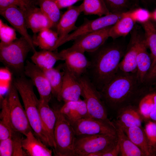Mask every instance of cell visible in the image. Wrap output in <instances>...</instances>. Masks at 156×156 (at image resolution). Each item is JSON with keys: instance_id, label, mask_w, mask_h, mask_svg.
<instances>
[{"instance_id": "cell-1", "label": "cell", "mask_w": 156, "mask_h": 156, "mask_svg": "<svg viewBox=\"0 0 156 156\" xmlns=\"http://www.w3.org/2000/svg\"><path fill=\"white\" fill-rule=\"evenodd\" d=\"M127 46L124 41L114 40L105 43L91 53L93 55L86 74L99 91L117 72Z\"/></svg>"}, {"instance_id": "cell-2", "label": "cell", "mask_w": 156, "mask_h": 156, "mask_svg": "<svg viewBox=\"0 0 156 156\" xmlns=\"http://www.w3.org/2000/svg\"><path fill=\"white\" fill-rule=\"evenodd\" d=\"M143 84L137 73L125 72L119 69L99 92L106 107L116 112L122 107L133 105Z\"/></svg>"}, {"instance_id": "cell-3", "label": "cell", "mask_w": 156, "mask_h": 156, "mask_svg": "<svg viewBox=\"0 0 156 156\" xmlns=\"http://www.w3.org/2000/svg\"><path fill=\"white\" fill-rule=\"evenodd\" d=\"M13 84L17 89L22 100L30 126L35 135L48 146L41 124L38 105L39 99L34 91V85L31 80L25 75L18 77Z\"/></svg>"}, {"instance_id": "cell-4", "label": "cell", "mask_w": 156, "mask_h": 156, "mask_svg": "<svg viewBox=\"0 0 156 156\" xmlns=\"http://www.w3.org/2000/svg\"><path fill=\"white\" fill-rule=\"evenodd\" d=\"M32 48L27 40L21 36L6 46H0V61L18 77L24 75L25 61Z\"/></svg>"}, {"instance_id": "cell-5", "label": "cell", "mask_w": 156, "mask_h": 156, "mask_svg": "<svg viewBox=\"0 0 156 156\" xmlns=\"http://www.w3.org/2000/svg\"><path fill=\"white\" fill-rule=\"evenodd\" d=\"M56 121L54 131L55 146L53 152L57 156H75L76 136L70 122L59 109H55Z\"/></svg>"}, {"instance_id": "cell-6", "label": "cell", "mask_w": 156, "mask_h": 156, "mask_svg": "<svg viewBox=\"0 0 156 156\" xmlns=\"http://www.w3.org/2000/svg\"><path fill=\"white\" fill-rule=\"evenodd\" d=\"M82 88L81 96L85 101L91 117L106 122L115 127L107 116V107L99 91L85 74L78 78Z\"/></svg>"}, {"instance_id": "cell-7", "label": "cell", "mask_w": 156, "mask_h": 156, "mask_svg": "<svg viewBox=\"0 0 156 156\" xmlns=\"http://www.w3.org/2000/svg\"><path fill=\"white\" fill-rule=\"evenodd\" d=\"M116 135H95L76 137L75 144V156H88L97 152L101 153L118 142Z\"/></svg>"}, {"instance_id": "cell-8", "label": "cell", "mask_w": 156, "mask_h": 156, "mask_svg": "<svg viewBox=\"0 0 156 156\" xmlns=\"http://www.w3.org/2000/svg\"><path fill=\"white\" fill-rule=\"evenodd\" d=\"M18 94L12 83L6 96L13 128L14 131L25 135L32 130Z\"/></svg>"}, {"instance_id": "cell-9", "label": "cell", "mask_w": 156, "mask_h": 156, "mask_svg": "<svg viewBox=\"0 0 156 156\" xmlns=\"http://www.w3.org/2000/svg\"><path fill=\"white\" fill-rule=\"evenodd\" d=\"M122 14L110 13L91 20L85 19L82 24L77 27L60 42L59 47L83 35L114 25L122 17Z\"/></svg>"}, {"instance_id": "cell-10", "label": "cell", "mask_w": 156, "mask_h": 156, "mask_svg": "<svg viewBox=\"0 0 156 156\" xmlns=\"http://www.w3.org/2000/svg\"><path fill=\"white\" fill-rule=\"evenodd\" d=\"M70 123L76 137L95 135H116L114 126L91 117L82 118Z\"/></svg>"}, {"instance_id": "cell-11", "label": "cell", "mask_w": 156, "mask_h": 156, "mask_svg": "<svg viewBox=\"0 0 156 156\" xmlns=\"http://www.w3.org/2000/svg\"><path fill=\"white\" fill-rule=\"evenodd\" d=\"M111 26L86 34L74 40L73 44L67 50L77 51L84 53H93L102 46L109 37Z\"/></svg>"}, {"instance_id": "cell-12", "label": "cell", "mask_w": 156, "mask_h": 156, "mask_svg": "<svg viewBox=\"0 0 156 156\" xmlns=\"http://www.w3.org/2000/svg\"><path fill=\"white\" fill-rule=\"evenodd\" d=\"M133 105L138 108L144 122L150 120L156 123V85L144 84Z\"/></svg>"}, {"instance_id": "cell-13", "label": "cell", "mask_w": 156, "mask_h": 156, "mask_svg": "<svg viewBox=\"0 0 156 156\" xmlns=\"http://www.w3.org/2000/svg\"><path fill=\"white\" fill-rule=\"evenodd\" d=\"M24 73L25 76L29 78L37 88L39 95V99L49 103L51 98L52 90L44 70L27 60L25 62Z\"/></svg>"}, {"instance_id": "cell-14", "label": "cell", "mask_w": 156, "mask_h": 156, "mask_svg": "<svg viewBox=\"0 0 156 156\" xmlns=\"http://www.w3.org/2000/svg\"><path fill=\"white\" fill-rule=\"evenodd\" d=\"M131 33L130 41L119 67V69L124 72L134 73L137 72V55L140 42L144 33L136 25Z\"/></svg>"}, {"instance_id": "cell-15", "label": "cell", "mask_w": 156, "mask_h": 156, "mask_svg": "<svg viewBox=\"0 0 156 156\" xmlns=\"http://www.w3.org/2000/svg\"><path fill=\"white\" fill-rule=\"evenodd\" d=\"M0 14L29 43L33 53L36 51L32 38L28 32L24 12L17 7L12 6L0 10Z\"/></svg>"}, {"instance_id": "cell-16", "label": "cell", "mask_w": 156, "mask_h": 156, "mask_svg": "<svg viewBox=\"0 0 156 156\" xmlns=\"http://www.w3.org/2000/svg\"><path fill=\"white\" fill-rule=\"evenodd\" d=\"M82 12L81 4L79 6H72L68 8L62 16L57 24L56 32L58 38L51 51L57 49L60 42L73 30L77 27L75 23L80 14Z\"/></svg>"}, {"instance_id": "cell-17", "label": "cell", "mask_w": 156, "mask_h": 156, "mask_svg": "<svg viewBox=\"0 0 156 156\" xmlns=\"http://www.w3.org/2000/svg\"><path fill=\"white\" fill-rule=\"evenodd\" d=\"M67 69L76 77L79 78L85 74L90 65L89 61L84 53L67 49L60 52Z\"/></svg>"}, {"instance_id": "cell-18", "label": "cell", "mask_w": 156, "mask_h": 156, "mask_svg": "<svg viewBox=\"0 0 156 156\" xmlns=\"http://www.w3.org/2000/svg\"><path fill=\"white\" fill-rule=\"evenodd\" d=\"M49 103L39 99L38 109L42 129L47 140L48 145L53 148L55 146L54 131L57 117L55 109L51 108Z\"/></svg>"}, {"instance_id": "cell-19", "label": "cell", "mask_w": 156, "mask_h": 156, "mask_svg": "<svg viewBox=\"0 0 156 156\" xmlns=\"http://www.w3.org/2000/svg\"><path fill=\"white\" fill-rule=\"evenodd\" d=\"M64 75L61 92L57 100L64 102L77 101L80 99L82 88L78 78L66 68L64 64Z\"/></svg>"}, {"instance_id": "cell-20", "label": "cell", "mask_w": 156, "mask_h": 156, "mask_svg": "<svg viewBox=\"0 0 156 156\" xmlns=\"http://www.w3.org/2000/svg\"><path fill=\"white\" fill-rule=\"evenodd\" d=\"M116 112V119L115 120L122 127L142 126V123L144 122L138 108L134 105L122 107Z\"/></svg>"}, {"instance_id": "cell-21", "label": "cell", "mask_w": 156, "mask_h": 156, "mask_svg": "<svg viewBox=\"0 0 156 156\" xmlns=\"http://www.w3.org/2000/svg\"><path fill=\"white\" fill-rule=\"evenodd\" d=\"M23 139V148L28 156H51L52 151L48 148L47 145L38 138L32 131L29 132Z\"/></svg>"}, {"instance_id": "cell-22", "label": "cell", "mask_w": 156, "mask_h": 156, "mask_svg": "<svg viewBox=\"0 0 156 156\" xmlns=\"http://www.w3.org/2000/svg\"><path fill=\"white\" fill-rule=\"evenodd\" d=\"M59 110L69 122L90 117L85 101L81 99L77 101L64 102Z\"/></svg>"}, {"instance_id": "cell-23", "label": "cell", "mask_w": 156, "mask_h": 156, "mask_svg": "<svg viewBox=\"0 0 156 156\" xmlns=\"http://www.w3.org/2000/svg\"><path fill=\"white\" fill-rule=\"evenodd\" d=\"M24 13L27 27L34 34L44 29L52 27L49 20L39 7H36Z\"/></svg>"}, {"instance_id": "cell-24", "label": "cell", "mask_w": 156, "mask_h": 156, "mask_svg": "<svg viewBox=\"0 0 156 156\" xmlns=\"http://www.w3.org/2000/svg\"><path fill=\"white\" fill-rule=\"evenodd\" d=\"M148 48L144 33L140 42L136 57L137 75L140 81L142 83L152 63L150 54L147 50Z\"/></svg>"}, {"instance_id": "cell-25", "label": "cell", "mask_w": 156, "mask_h": 156, "mask_svg": "<svg viewBox=\"0 0 156 156\" xmlns=\"http://www.w3.org/2000/svg\"><path fill=\"white\" fill-rule=\"evenodd\" d=\"M116 131L119 143L120 156H145L144 154L134 144L125 133L121 127L115 120L112 121Z\"/></svg>"}, {"instance_id": "cell-26", "label": "cell", "mask_w": 156, "mask_h": 156, "mask_svg": "<svg viewBox=\"0 0 156 156\" xmlns=\"http://www.w3.org/2000/svg\"><path fill=\"white\" fill-rule=\"evenodd\" d=\"M31 59V62L43 70L53 68L57 61L63 60L60 52L45 50L36 51Z\"/></svg>"}, {"instance_id": "cell-27", "label": "cell", "mask_w": 156, "mask_h": 156, "mask_svg": "<svg viewBox=\"0 0 156 156\" xmlns=\"http://www.w3.org/2000/svg\"><path fill=\"white\" fill-rule=\"evenodd\" d=\"M35 34L32 38L34 46H36L42 50L51 51L58 40V36L56 31L51 28L44 29Z\"/></svg>"}, {"instance_id": "cell-28", "label": "cell", "mask_w": 156, "mask_h": 156, "mask_svg": "<svg viewBox=\"0 0 156 156\" xmlns=\"http://www.w3.org/2000/svg\"><path fill=\"white\" fill-rule=\"evenodd\" d=\"M121 127L129 138L141 149L145 156H150L143 127L142 126Z\"/></svg>"}, {"instance_id": "cell-29", "label": "cell", "mask_w": 156, "mask_h": 156, "mask_svg": "<svg viewBox=\"0 0 156 156\" xmlns=\"http://www.w3.org/2000/svg\"><path fill=\"white\" fill-rule=\"evenodd\" d=\"M1 109L0 114V141L10 137L14 131L11 121L7 96L1 101Z\"/></svg>"}, {"instance_id": "cell-30", "label": "cell", "mask_w": 156, "mask_h": 156, "mask_svg": "<svg viewBox=\"0 0 156 156\" xmlns=\"http://www.w3.org/2000/svg\"><path fill=\"white\" fill-rule=\"evenodd\" d=\"M64 64L57 68L44 70L50 84L52 95L57 99L59 97L62 86Z\"/></svg>"}, {"instance_id": "cell-31", "label": "cell", "mask_w": 156, "mask_h": 156, "mask_svg": "<svg viewBox=\"0 0 156 156\" xmlns=\"http://www.w3.org/2000/svg\"><path fill=\"white\" fill-rule=\"evenodd\" d=\"M141 24L147 46L151 51L152 61L151 69L156 62V25L151 19Z\"/></svg>"}, {"instance_id": "cell-32", "label": "cell", "mask_w": 156, "mask_h": 156, "mask_svg": "<svg viewBox=\"0 0 156 156\" xmlns=\"http://www.w3.org/2000/svg\"><path fill=\"white\" fill-rule=\"evenodd\" d=\"M135 22L130 17L123 16L115 24L111 26L109 31V37L113 39L125 37L132 30Z\"/></svg>"}, {"instance_id": "cell-33", "label": "cell", "mask_w": 156, "mask_h": 156, "mask_svg": "<svg viewBox=\"0 0 156 156\" xmlns=\"http://www.w3.org/2000/svg\"><path fill=\"white\" fill-rule=\"evenodd\" d=\"M39 6L50 22L52 27L56 26L61 18L60 9L53 0H40Z\"/></svg>"}, {"instance_id": "cell-34", "label": "cell", "mask_w": 156, "mask_h": 156, "mask_svg": "<svg viewBox=\"0 0 156 156\" xmlns=\"http://www.w3.org/2000/svg\"><path fill=\"white\" fill-rule=\"evenodd\" d=\"M81 4L82 12L85 15H95L100 17L112 13L102 0H83Z\"/></svg>"}, {"instance_id": "cell-35", "label": "cell", "mask_w": 156, "mask_h": 156, "mask_svg": "<svg viewBox=\"0 0 156 156\" xmlns=\"http://www.w3.org/2000/svg\"><path fill=\"white\" fill-rule=\"evenodd\" d=\"M112 13H122L136 6L130 0H102Z\"/></svg>"}, {"instance_id": "cell-36", "label": "cell", "mask_w": 156, "mask_h": 156, "mask_svg": "<svg viewBox=\"0 0 156 156\" xmlns=\"http://www.w3.org/2000/svg\"><path fill=\"white\" fill-rule=\"evenodd\" d=\"M144 122L145 124L143 129L150 156H156V123L150 120Z\"/></svg>"}, {"instance_id": "cell-37", "label": "cell", "mask_w": 156, "mask_h": 156, "mask_svg": "<svg viewBox=\"0 0 156 156\" xmlns=\"http://www.w3.org/2000/svg\"><path fill=\"white\" fill-rule=\"evenodd\" d=\"M40 0H0V10L9 6L17 7L25 12L39 6Z\"/></svg>"}, {"instance_id": "cell-38", "label": "cell", "mask_w": 156, "mask_h": 156, "mask_svg": "<svg viewBox=\"0 0 156 156\" xmlns=\"http://www.w3.org/2000/svg\"><path fill=\"white\" fill-rule=\"evenodd\" d=\"M16 30L0 20V46L8 45L17 38Z\"/></svg>"}, {"instance_id": "cell-39", "label": "cell", "mask_w": 156, "mask_h": 156, "mask_svg": "<svg viewBox=\"0 0 156 156\" xmlns=\"http://www.w3.org/2000/svg\"><path fill=\"white\" fill-rule=\"evenodd\" d=\"M123 16L129 17L135 22L141 23L146 22L151 19V13L147 10L142 8L133 9L123 13Z\"/></svg>"}, {"instance_id": "cell-40", "label": "cell", "mask_w": 156, "mask_h": 156, "mask_svg": "<svg viewBox=\"0 0 156 156\" xmlns=\"http://www.w3.org/2000/svg\"><path fill=\"white\" fill-rule=\"evenodd\" d=\"M23 135L15 131L12 133L11 138L13 148L12 156H27L22 146V140L23 138Z\"/></svg>"}, {"instance_id": "cell-41", "label": "cell", "mask_w": 156, "mask_h": 156, "mask_svg": "<svg viewBox=\"0 0 156 156\" xmlns=\"http://www.w3.org/2000/svg\"><path fill=\"white\" fill-rule=\"evenodd\" d=\"M12 72L6 67L0 68V86L10 87L12 85Z\"/></svg>"}, {"instance_id": "cell-42", "label": "cell", "mask_w": 156, "mask_h": 156, "mask_svg": "<svg viewBox=\"0 0 156 156\" xmlns=\"http://www.w3.org/2000/svg\"><path fill=\"white\" fill-rule=\"evenodd\" d=\"M13 148L11 136L0 141V156H12Z\"/></svg>"}, {"instance_id": "cell-43", "label": "cell", "mask_w": 156, "mask_h": 156, "mask_svg": "<svg viewBox=\"0 0 156 156\" xmlns=\"http://www.w3.org/2000/svg\"><path fill=\"white\" fill-rule=\"evenodd\" d=\"M143 84L148 86L156 85V62L147 74Z\"/></svg>"}, {"instance_id": "cell-44", "label": "cell", "mask_w": 156, "mask_h": 156, "mask_svg": "<svg viewBox=\"0 0 156 156\" xmlns=\"http://www.w3.org/2000/svg\"><path fill=\"white\" fill-rule=\"evenodd\" d=\"M120 146L118 141L113 146L101 153V156H117L119 155Z\"/></svg>"}, {"instance_id": "cell-45", "label": "cell", "mask_w": 156, "mask_h": 156, "mask_svg": "<svg viewBox=\"0 0 156 156\" xmlns=\"http://www.w3.org/2000/svg\"><path fill=\"white\" fill-rule=\"evenodd\" d=\"M80 0H62L55 2L60 9L72 6L75 3Z\"/></svg>"}, {"instance_id": "cell-46", "label": "cell", "mask_w": 156, "mask_h": 156, "mask_svg": "<svg viewBox=\"0 0 156 156\" xmlns=\"http://www.w3.org/2000/svg\"><path fill=\"white\" fill-rule=\"evenodd\" d=\"M151 19L156 21V9L152 13H151Z\"/></svg>"}, {"instance_id": "cell-47", "label": "cell", "mask_w": 156, "mask_h": 156, "mask_svg": "<svg viewBox=\"0 0 156 156\" xmlns=\"http://www.w3.org/2000/svg\"><path fill=\"white\" fill-rule=\"evenodd\" d=\"M136 6L138 5L140 0H130Z\"/></svg>"}, {"instance_id": "cell-48", "label": "cell", "mask_w": 156, "mask_h": 156, "mask_svg": "<svg viewBox=\"0 0 156 156\" xmlns=\"http://www.w3.org/2000/svg\"><path fill=\"white\" fill-rule=\"evenodd\" d=\"M143 2L145 3H148L152 2L153 0H142Z\"/></svg>"}, {"instance_id": "cell-49", "label": "cell", "mask_w": 156, "mask_h": 156, "mask_svg": "<svg viewBox=\"0 0 156 156\" xmlns=\"http://www.w3.org/2000/svg\"><path fill=\"white\" fill-rule=\"evenodd\" d=\"M53 0L55 2H56V1H61V0Z\"/></svg>"}]
</instances>
